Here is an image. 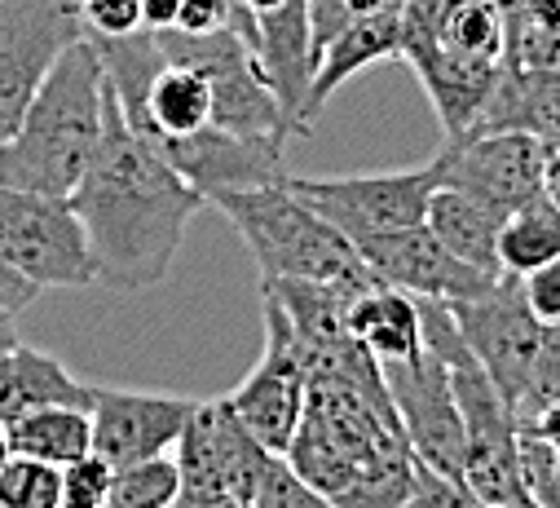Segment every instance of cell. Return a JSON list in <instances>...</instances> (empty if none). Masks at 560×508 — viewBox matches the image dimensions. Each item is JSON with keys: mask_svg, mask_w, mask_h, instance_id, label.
Listing matches in <instances>:
<instances>
[{"mask_svg": "<svg viewBox=\"0 0 560 508\" xmlns=\"http://www.w3.org/2000/svg\"><path fill=\"white\" fill-rule=\"evenodd\" d=\"M305 358V412L283 460L340 508H401L415 451L388 399L384 367L353 336Z\"/></svg>", "mask_w": 560, "mask_h": 508, "instance_id": "obj_1", "label": "cell"}, {"mask_svg": "<svg viewBox=\"0 0 560 508\" xmlns=\"http://www.w3.org/2000/svg\"><path fill=\"white\" fill-rule=\"evenodd\" d=\"M71 208L84 226L97 284L115 292H151L168 279L203 195L124 119L106 84L102 138L71 190Z\"/></svg>", "mask_w": 560, "mask_h": 508, "instance_id": "obj_2", "label": "cell"}, {"mask_svg": "<svg viewBox=\"0 0 560 508\" xmlns=\"http://www.w3.org/2000/svg\"><path fill=\"white\" fill-rule=\"evenodd\" d=\"M102 58L89 36H80L40 80L19 129L0 142V186L71 199L102 138Z\"/></svg>", "mask_w": 560, "mask_h": 508, "instance_id": "obj_3", "label": "cell"}, {"mask_svg": "<svg viewBox=\"0 0 560 508\" xmlns=\"http://www.w3.org/2000/svg\"><path fill=\"white\" fill-rule=\"evenodd\" d=\"M208 204H217L238 230L260 279H310L349 292L375 288V275L362 266L358 247L296 190H288L283 177L252 190H225Z\"/></svg>", "mask_w": 560, "mask_h": 508, "instance_id": "obj_4", "label": "cell"}, {"mask_svg": "<svg viewBox=\"0 0 560 508\" xmlns=\"http://www.w3.org/2000/svg\"><path fill=\"white\" fill-rule=\"evenodd\" d=\"M0 266L36 288H89L97 266L71 199L0 186Z\"/></svg>", "mask_w": 560, "mask_h": 508, "instance_id": "obj_5", "label": "cell"}, {"mask_svg": "<svg viewBox=\"0 0 560 508\" xmlns=\"http://www.w3.org/2000/svg\"><path fill=\"white\" fill-rule=\"evenodd\" d=\"M283 182L314 212H323L349 243H362L371 234H388V230H406V226L424 221V208L442 182V169L433 155L419 169L362 173V177H292V173H283Z\"/></svg>", "mask_w": 560, "mask_h": 508, "instance_id": "obj_6", "label": "cell"}, {"mask_svg": "<svg viewBox=\"0 0 560 508\" xmlns=\"http://www.w3.org/2000/svg\"><path fill=\"white\" fill-rule=\"evenodd\" d=\"M160 49L168 62L195 67L208 89H212V124L234 134H273V138H292L283 106H278L273 89L265 84L247 41L234 27L208 32V36H186V32H155Z\"/></svg>", "mask_w": 560, "mask_h": 508, "instance_id": "obj_7", "label": "cell"}, {"mask_svg": "<svg viewBox=\"0 0 560 508\" xmlns=\"http://www.w3.org/2000/svg\"><path fill=\"white\" fill-rule=\"evenodd\" d=\"M446 305L459 323L464 345L472 349V358L490 376V385L503 394V403L512 412H521L534 349H538V332H542V319L525 301L521 275L503 270L486 292L464 297V301H446Z\"/></svg>", "mask_w": 560, "mask_h": 508, "instance_id": "obj_8", "label": "cell"}, {"mask_svg": "<svg viewBox=\"0 0 560 508\" xmlns=\"http://www.w3.org/2000/svg\"><path fill=\"white\" fill-rule=\"evenodd\" d=\"M84 36L75 0H0V142L67 45Z\"/></svg>", "mask_w": 560, "mask_h": 508, "instance_id": "obj_9", "label": "cell"}, {"mask_svg": "<svg viewBox=\"0 0 560 508\" xmlns=\"http://www.w3.org/2000/svg\"><path fill=\"white\" fill-rule=\"evenodd\" d=\"M260 305H265V354L225 403L265 451L283 455L292 447L301 412H305L310 376H305V358H301V345L292 336L283 305H278L265 288H260Z\"/></svg>", "mask_w": 560, "mask_h": 508, "instance_id": "obj_10", "label": "cell"}, {"mask_svg": "<svg viewBox=\"0 0 560 508\" xmlns=\"http://www.w3.org/2000/svg\"><path fill=\"white\" fill-rule=\"evenodd\" d=\"M142 138L173 164V173H182L186 186L203 195V204L225 190H252L283 177L288 142L273 134H234L221 129V124H203V129L182 138H164V134H142Z\"/></svg>", "mask_w": 560, "mask_h": 508, "instance_id": "obj_11", "label": "cell"}, {"mask_svg": "<svg viewBox=\"0 0 560 508\" xmlns=\"http://www.w3.org/2000/svg\"><path fill=\"white\" fill-rule=\"evenodd\" d=\"M380 367L415 460H424L451 477H464V416L455 403L446 362L424 349L406 362H380Z\"/></svg>", "mask_w": 560, "mask_h": 508, "instance_id": "obj_12", "label": "cell"}, {"mask_svg": "<svg viewBox=\"0 0 560 508\" xmlns=\"http://www.w3.org/2000/svg\"><path fill=\"white\" fill-rule=\"evenodd\" d=\"M542 155L547 147L529 134H464L446 138L438 169L446 186H459L508 217L512 208L542 195Z\"/></svg>", "mask_w": 560, "mask_h": 508, "instance_id": "obj_13", "label": "cell"}, {"mask_svg": "<svg viewBox=\"0 0 560 508\" xmlns=\"http://www.w3.org/2000/svg\"><path fill=\"white\" fill-rule=\"evenodd\" d=\"M269 460L273 451H265L243 429V420L230 412L225 399L199 403L177 438L182 490H195V495H230L247 504Z\"/></svg>", "mask_w": 560, "mask_h": 508, "instance_id": "obj_14", "label": "cell"}, {"mask_svg": "<svg viewBox=\"0 0 560 508\" xmlns=\"http://www.w3.org/2000/svg\"><path fill=\"white\" fill-rule=\"evenodd\" d=\"M358 247L362 266L375 275V284L410 292V297H438V301H464L486 292L503 270H477L468 262H459L455 252L442 247V239L419 221L406 230H388V234H371Z\"/></svg>", "mask_w": 560, "mask_h": 508, "instance_id": "obj_15", "label": "cell"}, {"mask_svg": "<svg viewBox=\"0 0 560 508\" xmlns=\"http://www.w3.org/2000/svg\"><path fill=\"white\" fill-rule=\"evenodd\" d=\"M195 399L177 394H137V390H106L93 385V451L119 469L147 455H164L177 447L186 420L195 416Z\"/></svg>", "mask_w": 560, "mask_h": 508, "instance_id": "obj_16", "label": "cell"}, {"mask_svg": "<svg viewBox=\"0 0 560 508\" xmlns=\"http://www.w3.org/2000/svg\"><path fill=\"white\" fill-rule=\"evenodd\" d=\"M529 134L560 147V67H503L468 134Z\"/></svg>", "mask_w": 560, "mask_h": 508, "instance_id": "obj_17", "label": "cell"}, {"mask_svg": "<svg viewBox=\"0 0 560 508\" xmlns=\"http://www.w3.org/2000/svg\"><path fill=\"white\" fill-rule=\"evenodd\" d=\"M406 67L419 76V84H424L433 111H438V124L446 138H464L472 129L477 111L486 106L503 62H477V58H459L451 49H442L438 41L424 49L406 58Z\"/></svg>", "mask_w": 560, "mask_h": 508, "instance_id": "obj_18", "label": "cell"}, {"mask_svg": "<svg viewBox=\"0 0 560 508\" xmlns=\"http://www.w3.org/2000/svg\"><path fill=\"white\" fill-rule=\"evenodd\" d=\"M397 19H401V0H388V5L349 19L323 49L314 80H310V115L318 119V111L331 102V93L340 84H349L358 71H366L371 62H388L397 58Z\"/></svg>", "mask_w": 560, "mask_h": 508, "instance_id": "obj_19", "label": "cell"}, {"mask_svg": "<svg viewBox=\"0 0 560 508\" xmlns=\"http://www.w3.org/2000/svg\"><path fill=\"white\" fill-rule=\"evenodd\" d=\"M40 407H93V385L75 380L54 354L27 349L23 340L0 349V420H19Z\"/></svg>", "mask_w": 560, "mask_h": 508, "instance_id": "obj_20", "label": "cell"}, {"mask_svg": "<svg viewBox=\"0 0 560 508\" xmlns=\"http://www.w3.org/2000/svg\"><path fill=\"white\" fill-rule=\"evenodd\" d=\"M424 226L442 239L446 252H455L459 262L477 266V270H499V226H503V212L481 204L477 195L459 190V186H446L438 182V190L429 195V208H424Z\"/></svg>", "mask_w": 560, "mask_h": 508, "instance_id": "obj_21", "label": "cell"}, {"mask_svg": "<svg viewBox=\"0 0 560 508\" xmlns=\"http://www.w3.org/2000/svg\"><path fill=\"white\" fill-rule=\"evenodd\" d=\"M349 332L380 362H406L415 354H424L415 297L397 292V288H384V284H375V288H366L349 301Z\"/></svg>", "mask_w": 560, "mask_h": 508, "instance_id": "obj_22", "label": "cell"}, {"mask_svg": "<svg viewBox=\"0 0 560 508\" xmlns=\"http://www.w3.org/2000/svg\"><path fill=\"white\" fill-rule=\"evenodd\" d=\"M89 45L102 58V76H106V84H110L124 119L132 124L137 134H142L147 129V93H151V80L168 62L164 49H160V36L142 27V32H128V36H89Z\"/></svg>", "mask_w": 560, "mask_h": 508, "instance_id": "obj_23", "label": "cell"}, {"mask_svg": "<svg viewBox=\"0 0 560 508\" xmlns=\"http://www.w3.org/2000/svg\"><path fill=\"white\" fill-rule=\"evenodd\" d=\"M212 124V89L195 67L182 62H164L160 76L151 80L147 93V129L142 134H164V138H182Z\"/></svg>", "mask_w": 560, "mask_h": 508, "instance_id": "obj_24", "label": "cell"}, {"mask_svg": "<svg viewBox=\"0 0 560 508\" xmlns=\"http://www.w3.org/2000/svg\"><path fill=\"white\" fill-rule=\"evenodd\" d=\"M5 429H10L14 455H32V460H45L54 469L93 451V420L84 407H40V412L10 420Z\"/></svg>", "mask_w": 560, "mask_h": 508, "instance_id": "obj_25", "label": "cell"}, {"mask_svg": "<svg viewBox=\"0 0 560 508\" xmlns=\"http://www.w3.org/2000/svg\"><path fill=\"white\" fill-rule=\"evenodd\" d=\"M499 270L508 275H529L547 262L560 257V208L538 195L521 208H512L499 226Z\"/></svg>", "mask_w": 560, "mask_h": 508, "instance_id": "obj_26", "label": "cell"}, {"mask_svg": "<svg viewBox=\"0 0 560 508\" xmlns=\"http://www.w3.org/2000/svg\"><path fill=\"white\" fill-rule=\"evenodd\" d=\"M182 495V464L177 455H147L119 464L110 473V495L106 508H173Z\"/></svg>", "mask_w": 560, "mask_h": 508, "instance_id": "obj_27", "label": "cell"}, {"mask_svg": "<svg viewBox=\"0 0 560 508\" xmlns=\"http://www.w3.org/2000/svg\"><path fill=\"white\" fill-rule=\"evenodd\" d=\"M503 67H560V0L503 19Z\"/></svg>", "mask_w": 560, "mask_h": 508, "instance_id": "obj_28", "label": "cell"}, {"mask_svg": "<svg viewBox=\"0 0 560 508\" xmlns=\"http://www.w3.org/2000/svg\"><path fill=\"white\" fill-rule=\"evenodd\" d=\"M438 45L459 58L503 62V14L490 0H451Z\"/></svg>", "mask_w": 560, "mask_h": 508, "instance_id": "obj_29", "label": "cell"}, {"mask_svg": "<svg viewBox=\"0 0 560 508\" xmlns=\"http://www.w3.org/2000/svg\"><path fill=\"white\" fill-rule=\"evenodd\" d=\"M0 508H62V469L14 455L0 469Z\"/></svg>", "mask_w": 560, "mask_h": 508, "instance_id": "obj_30", "label": "cell"}, {"mask_svg": "<svg viewBox=\"0 0 560 508\" xmlns=\"http://www.w3.org/2000/svg\"><path fill=\"white\" fill-rule=\"evenodd\" d=\"M247 504L252 508H340L318 486H310L283 455H273L265 464V473H260V482H256V490H252Z\"/></svg>", "mask_w": 560, "mask_h": 508, "instance_id": "obj_31", "label": "cell"}, {"mask_svg": "<svg viewBox=\"0 0 560 508\" xmlns=\"http://www.w3.org/2000/svg\"><path fill=\"white\" fill-rule=\"evenodd\" d=\"M547 403H560V323H542V332H538L529 385H525V399H521L516 420L534 416V412L547 407Z\"/></svg>", "mask_w": 560, "mask_h": 508, "instance_id": "obj_32", "label": "cell"}, {"mask_svg": "<svg viewBox=\"0 0 560 508\" xmlns=\"http://www.w3.org/2000/svg\"><path fill=\"white\" fill-rule=\"evenodd\" d=\"M401 508H486V504L472 495L464 477H451L424 460H415V477H410Z\"/></svg>", "mask_w": 560, "mask_h": 508, "instance_id": "obj_33", "label": "cell"}, {"mask_svg": "<svg viewBox=\"0 0 560 508\" xmlns=\"http://www.w3.org/2000/svg\"><path fill=\"white\" fill-rule=\"evenodd\" d=\"M110 473L115 469L97 451H84L80 460L62 464V508H106Z\"/></svg>", "mask_w": 560, "mask_h": 508, "instance_id": "obj_34", "label": "cell"}, {"mask_svg": "<svg viewBox=\"0 0 560 508\" xmlns=\"http://www.w3.org/2000/svg\"><path fill=\"white\" fill-rule=\"evenodd\" d=\"M521 469L534 508H560V451L521 434Z\"/></svg>", "mask_w": 560, "mask_h": 508, "instance_id": "obj_35", "label": "cell"}, {"mask_svg": "<svg viewBox=\"0 0 560 508\" xmlns=\"http://www.w3.org/2000/svg\"><path fill=\"white\" fill-rule=\"evenodd\" d=\"M84 36H128L142 32V0H75Z\"/></svg>", "mask_w": 560, "mask_h": 508, "instance_id": "obj_36", "label": "cell"}, {"mask_svg": "<svg viewBox=\"0 0 560 508\" xmlns=\"http://www.w3.org/2000/svg\"><path fill=\"white\" fill-rule=\"evenodd\" d=\"M521 288H525V301L529 310L542 319V323H560V257L521 275Z\"/></svg>", "mask_w": 560, "mask_h": 508, "instance_id": "obj_37", "label": "cell"}, {"mask_svg": "<svg viewBox=\"0 0 560 508\" xmlns=\"http://www.w3.org/2000/svg\"><path fill=\"white\" fill-rule=\"evenodd\" d=\"M221 27H230V0H182L173 32L208 36V32H221Z\"/></svg>", "mask_w": 560, "mask_h": 508, "instance_id": "obj_38", "label": "cell"}, {"mask_svg": "<svg viewBox=\"0 0 560 508\" xmlns=\"http://www.w3.org/2000/svg\"><path fill=\"white\" fill-rule=\"evenodd\" d=\"M36 297H40V288H36L32 279L14 275L10 266H0V310H5V314H19V310H27Z\"/></svg>", "mask_w": 560, "mask_h": 508, "instance_id": "obj_39", "label": "cell"}, {"mask_svg": "<svg viewBox=\"0 0 560 508\" xmlns=\"http://www.w3.org/2000/svg\"><path fill=\"white\" fill-rule=\"evenodd\" d=\"M516 425H521V434H529V438H538V442L560 451V403H547V407H538L534 416H525Z\"/></svg>", "mask_w": 560, "mask_h": 508, "instance_id": "obj_40", "label": "cell"}, {"mask_svg": "<svg viewBox=\"0 0 560 508\" xmlns=\"http://www.w3.org/2000/svg\"><path fill=\"white\" fill-rule=\"evenodd\" d=\"M177 10H182V0H142V27L168 32V27H177Z\"/></svg>", "mask_w": 560, "mask_h": 508, "instance_id": "obj_41", "label": "cell"}, {"mask_svg": "<svg viewBox=\"0 0 560 508\" xmlns=\"http://www.w3.org/2000/svg\"><path fill=\"white\" fill-rule=\"evenodd\" d=\"M10 345H19V327H14V314L0 310V349H10Z\"/></svg>", "mask_w": 560, "mask_h": 508, "instance_id": "obj_42", "label": "cell"}, {"mask_svg": "<svg viewBox=\"0 0 560 508\" xmlns=\"http://www.w3.org/2000/svg\"><path fill=\"white\" fill-rule=\"evenodd\" d=\"M490 5H494L503 19H516L521 10H529V5H534V0H490Z\"/></svg>", "mask_w": 560, "mask_h": 508, "instance_id": "obj_43", "label": "cell"}, {"mask_svg": "<svg viewBox=\"0 0 560 508\" xmlns=\"http://www.w3.org/2000/svg\"><path fill=\"white\" fill-rule=\"evenodd\" d=\"M14 460V442H10V429H5V420H0V469H5Z\"/></svg>", "mask_w": 560, "mask_h": 508, "instance_id": "obj_44", "label": "cell"}, {"mask_svg": "<svg viewBox=\"0 0 560 508\" xmlns=\"http://www.w3.org/2000/svg\"><path fill=\"white\" fill-rule=\"evenodd\" d=\"M247 508H252V504H247Z\"/></svg>", "mask_w": 560, "mask_h": 508, "instance_id": "obj_45", "label": "cell"}]
</instances>
